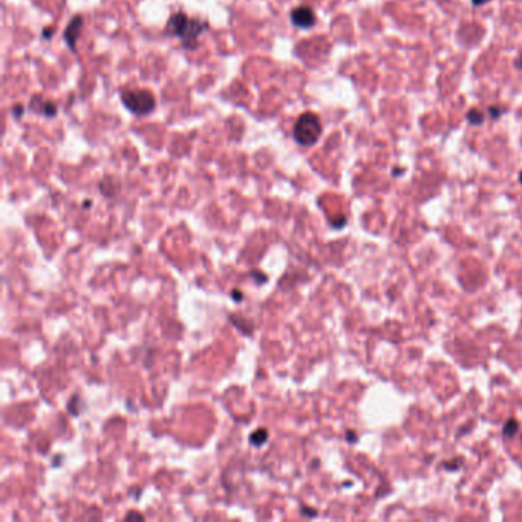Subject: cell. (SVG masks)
<instances>
[{
  "label": "cell",
  "instance_id": "cell-1",
  "mask_svg": "<svg viewBox=\"0 0 522 522\" xmlns=\"http://www.w3.org/2000/svg\"><path fill=\"white\" fill-rule=\"evenodd\" d=\"M209 30V23L200 19H190L186 13L173 14L167 22L166 31L169 36L180 37L186 49H195L201 34Z\"/></svg>",
  "mask_w": 522,
  "mask_h": 522
},
{
  "label": "cell",
  "instance_id": "cell-2",
  "mask_svg": "<svg viewBox=\"0 0 522 522\" xmlns=\"http://www.w3.org/2000/svg\"><path fill=\"white\" fill-rule=\"evenodd\" d=\"M294 140L301 146H314L322 135V123L313 112H305L294 124Z\"/></svg>",
  "mask_w": 522,
  "mask_h": 522
},
{
  "label": "cell",
  "instance_id": "cell-3",
  "mask_svg": "<svg viewBox=\"0 0 522 522\" xmlns=\"http://www.w3.org/2000/svg\"><path fill=\"white\" fill-rule=\"evenodd\" d=\"M121 102L126 106L128 111H131L135 115H147L151 114L155 108H157V100H155L154 94L147 89H135V91L121 92Z\"/></svg>",
  "mask_w": 522,
  "mask_h": 522
},
{
  "label": "cell",
  "instance_id": "cell-4",
  "mask_svg": "<svg viewBox=\"0 0 522 522\" xmlns=\"http://www.w3.org/2000/svg\"><path fill=\"white\" fill-rule=\"evenodd\" d=\"M291 22L294 27L308 30L316 25V14L310 7H297L291 11Z\"/></svg>",
  "mask_w": 522,
  "mask_h": 522
},
{
  "label": "cell",
  "instance_id": "cell-5",
  "mask_svg": "<svg viewBox=\"0 0 522 522\" xmlns=\"http://www.w3.org/2000/svg\"><path fill=\"white\" fill-rule=\"evenodd\" d=\"M83 30V17L76 16L74 19L69 22L68 27H66L65 33H63V37H65V42L68 43L69 48L76 53L77 42H79L80 34H82Z\"/></svg>",
  "mask_w": 522,
  "mask_h": 522
},
{
  "label": "cell",
  "instance_id": "cell-6",
  "mask_svg": "<svg viewBox=\"0 0 522 522\" xmlns=\"http://www.w3.org/2000/svg\"><path fill=\"white\" fill-rule=\"evenodd\" d=\"M31 109L37 114H43L45 117H56L57 106L53 102H45L42 97H34L31 100Z\"/></svg>",
  "mask_w": 522,
  "mask_h": 522
},
{
  "label": "cell",
  "instance_id": "cell-7",
  "mask_svg": "<svg viewBox=\"0 0 522 522\" xmlns=\"http://www.w3.org/2000/svg\"><path fill=\"white\" fill-rule=\"evenodd\" d=\"M519 432V423L515 420V418H510V420L506 421V425L503 428V435L506 438L516 437V434Z\"/></svg>",
  "mask_w": 522,
  "mask_h": 522
},
{
  "label": "cell",
  "instance_id": "cell-8",
  "mask_svg": "<svg viewBox=\"0 0 522 522\" xmlns=\"http://www.w3.org/2000/svg\"><path fill=\"white\" fill-rule=\"evenodd\" d=\"M268 440V434L265 429H259V431L253 432L252 437H250V443L253 444V446H262V444L265 443V441Z\"/></svg>",
  "mask_w": 522,
  "mask_h": 522
},
{
  "label": "cell",
  "instance_id": "cell-9",
  "mask_svg": "<svg viewBox=\"0 0 522 522\" xmlns=\"http://www.w3.org/2000/svg\"><path fill=\"white\" fill-rule=\"evenodd\" d=\"M467 120L472 124H481L483 123L484 115L481 114L480 111H477V109H474V111H470L469 115H467Z\"/></svg>",
  "mask_w": 522,
  "mask_h": 522
},
{
  "label": "cell",
  "instance_id": "cell-10",
  "mask_svg": "<svg viewBox=\"0 0 522 522\" xmlns=\"http://www.w3.org/2000/svg\"><path fill=\"white\" fill-rule=\"evenodd\" d=\"M346 435H348V441H357V435L354 434V432H346Z\"/></svg>",
  "mask_w": 522,
  "mask_h": 522
},
{
  "label": "cell",
  "instance_id": "cell-11",
  "mask_svg": "<svg viewBox=\"0 0 522 522\" xmlns=\"http://www.w3.org/2000/svg\"><path fill=\"white\" fill-rule=\"evenodd\" d=\"M53 33H54V30H45V31H43V37H45V39H48V37L53 36Z\"/></svg>",
  "mask_w": 522,
  "mask_h": 522
},
{
  "label": "cell",
  "instance_id": "cell-12",
  "mask_svg": "<svg viewBox=\"0 0 522 522\" xmlns=\"http://www.w3.org/2000/svg\"><path fill=\"white\" fill-rule=\"evenodd\" d=\"M22 106H17V108H14L13 109V112H14V115H16V117H20V115H22Z\"/></svg>",
  "mask_w": 522,
  "mask_h": 522
},
{
  "label": "cell",
  "instance_id": "cell-13",
  "mask_svg": "<svg viewBox=\"0 0 522 522\" xmlns=\"http://www.w3.org/2000/svg\"><path fill=\"white\" fill-rule=\"evenodd\" d=\"M516 68L521 69L522 71V54L518 57V60H516Z\"/></svg>",
  "mask_w": 522,
  "mask_h": 522
},
{
  "label": "cell",
  "instance_id": "cell-14",
  "mask_svg": "<svg viewBox=\"0 0 522 522\" xmlns=\"http://www.w3.org/2000/svg\"><path fill=\"white\" fill-rule=\"evenodd\" d=\"M475 5L486 4V0H474Z\"/></svg>",
  "mask_w": 522,
  "mask_h": 522
},
{
  "label": "cell",
  "instance_id": "cell-15",
  "mask_svg": "<svg viewBox=\"0 0 522 522\" xmlns=\"http://www.w3.org/2000/svg\"><path fill=\"white\" fill-rule=\"evenodd\" d=\"M235 297H236V299H238V301H239V299H241L242 296H241V294H239V293H235Z\"/></svg>",
  "mask_w": 522,
  "mask_h": 522
},
{
  "label": "cell",
  "instance_id": "cell-16",
  "mask_svg": "<svg viewBox=\"0 0 522 522\" xmlns=\"http://www.w3.org/2000/svg\"><path fill=\"white\" fill-rule=\"evenodd\" d=\"M519 183L522 184V172H521V175H519Z\"/></svg>",
  "mask_w": 522,
  "mask_h": 522
}]
</instances>
